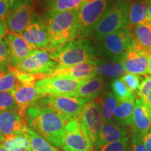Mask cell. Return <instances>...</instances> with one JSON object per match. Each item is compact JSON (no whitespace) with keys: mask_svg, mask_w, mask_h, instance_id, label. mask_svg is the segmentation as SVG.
Listing matches in <instances>:
<instances>
[{"mask_svg":"<svg viewBox=\"0 0 151 151\" xmlns=\"http://www.w3.org/2000/svg\"><path fill=\"white\" fill-rule=\"evenodd\" d=\"M27 127L53 146L62 147L65 139V122L53 111L43 105L35 104L24 113Z\"/></svg>","mask_w":151,"mask_h":151,"instance_id":"6da1fadb","label":"cell"},{"mask_svg":"<svg viewBox=\"0 0 151 151\" xmlns=\"http://www.w3.org/2000/svg\"><path fill=\"white\" fill-rule=\"evenodd\" d=\"M78 11L79 9L50 13L46 26L50 41L49 51L77 38Z\"/></svg>","mask_w":151,"mask_h":151,"instance_id":"7a4b0ae2","label":"cell"},{"mask_svg":"<svg viewBox=\"0 0 151 151\" xmlns=\"http://www.w3.org/2000/svg\"><path fill=\"white\" fill-rule=\"evenodd\" d=\"M50 52L59 67H68L94 60L96 50L86 39H72Z\"/></svg>","mask_w":151,"mask_h":151,"instance_id":"3957f363","label":"cell"},{"mask_svg":"<svg viewBox=\"0 0 151 151\" xmlns=\"http://www.w3.org/2000/svg\"><path fill=\"white\" fill-rule=\"evenodd\" d=\"M132 0H117L104 13L92 32L96 41H101L105 36L114 32L129 24L128 16Z\"/></svg>","mask_w":151,"mask_h":151,"instance_id":"277c9868","label":"cell"},{"mask_svg":"<svg viewBox=\"0 0 151 151\" xmlns=\"http://www.w3.org/2000/svg\"><path fill=\"white\" fill-rule=\"evenodd\" d=\"M99 41L98 53L113 62H121L124 54L134 43L128 27L105 36Z\"/></svg>","mask_w":151,"mask_h":151,"instance_id":"5b68a950","label":"cell"},{"mask_svg":"<svg viewBox=\"0 0 151 151\" xmlns=\"http://www.w3.org/2000/svg\"><path fill=\"white\" fill-rule=\"evenodd\" d=\"M40 99V104L48 107L66 122L75 120L90 100L76 96H48ZM91 101V100H90Z\"/></svg>","mask_w":151,"mask_h":151,"instance_id":"8992f818","label":"cell"},{"mask_svg":"<svg viewBox=\"0 0 151 151\" xmlns=\"http://www.w3.org/2000/svg\"><path fill=\"white\" fill-rule=\"evenodd\" d=\"M109 4V0H91L79 9L77 37H85L92 33Z\"/></svg>","mask_w":151,"mask_h":151,"instance_id":"52a82bcc","label":"cell"},{"mask_svg":"<svg viewBox=\"0 0 151 151\" xmlns=\"http://www.w3.org/2000/svg\"><path fill=\"white\" fill-rule=\"evenodd\" d=\"M84 81L58 75L37 81L35 83V87L46 97L47 95L73 96Z\"/></svg>","mask_w":151,"mask_h":151,"instance_id":"ba28073f","label":"cell"},{"mask_svg":"<svg viewBox=\"0 0 151 151\" xmlns=\"http://www.w3.org/2000/svg\"><path fill=\"white\" fill-rule=\"evenodd\" d=\"M76 120L81 130L94 145L104 124L100 104L97 99L88 101Z\"/></svg>","mask_w":151,"mask_h":151,"instance_id":"9c48e42d","label":"cell"},{"mask_svg":"<svg viewBox=\"0 0 151 151\" xmlns=\"http://www.w3.org/2000/svg\"><path fill=\"white\" fill-rule=\"evenodd\" d=\"M16 68L30 74L44 75L46 78L58 68V64L48 50H34Z\"/></svg>","mask_w":151,"mask_h":151,"instance_id":"30bf717a","label":"cell"},{"mask_svg":"<svg viewBox=\"0 0 151 151\" xmlns=\"http://www.w3.org/2000/svg\"><path fill=\"white\" fill-rule=\"evenodd\" d=\"M64 151H93V144L81 130L76 119L65 123Z\"/></svg>","mask_w":151,"mask_h":151,"instance_id":"8fae6325","label":"cell"},{"mask_svg":"<svg viewBox=\"0 0 151 151\" xmlns=\"http://www.w3.org/2000/svg\"><path fill=\"white\" fill-rule=\"evenodd\" d=\"M34 10L35 4L32 1L14 10H9L3 19L7 31L21 35L32 19Z\"/></svg>","mask_w":151,"mask_h":151,"instance_id":"7c38bea8","label":"cell"},{"mask_svg":"<svg viewBox=\"0 0 151 151\" xmlns=\"http://www.w3.org/2000/svg\"><path fill=\"white\" fill-rule=\"evenodd\" d=\"M11 93L16 104L19 114L24 119L25 111L41 98L46 97L37 89L35 83H20Z\"/></svg>","mask_w":151,"mask_h":151,"instance_id":"4fadbf2b","label":"cell"},{"mask_svg":"<svg viewBox=\"0 0 151 151\" xmlns=\"http://www.w3.org/2000/svg\"><path fill=\"white\" fill-rule=\"evenodd\" d=\"M21 36L34 50H50V41L48 30L40 21H34L32 19Z\"/></svg>","mask_w":151,"mask_h":151,"instance_id":"5bb4252c","label":"cell"},{"mask_svg":"<svg viewBox=\"0 0 151 151\" xmlns=\"http://www.w3.org/2000/svg\"><path fill=\"white\" fill-rule=\"evenodd\" d=\"M148 60V55L138 48L134 43L124 54L121 62L125 72L139 76H147L149 74Z\"/></svg>","mask_w":151,"mask_h":151,"instance_id":"9a60e30c","label":"cell"},{"mask_svg":"<svg viewBox=\"0 0 151 151\" xmlns=\"http://www.w3.org/2000/svg\"><path fill=\"white\" fill-rule=\"evenodd\" d=\"M9 46L11 67H17L34 49L28 44L21 35L8 33L4 37Z\"/></svg>","mask_w":151,"mask_h":151,"instance_id":"2e32d148","label":"cell"},{"mask_svg":"<svg viewBox=\"0 0 151 151\" xmlns=\"http://www.w3.org/2000/svg\"><path fill=\"white\" fill-rule=\"evenodd\" d=\"M27 125L18 110L6 111L0 113V133L4 137L24 133Z\"/></svg>","mask_w":151,"mask_h":151,"instance_id":"e0dca14e","label":"cell"},{"mask_svg":"<svg viewBox=\"0 0 151 151\" xmlns=\"http://www.w3.org/2000/svg\"><path fill=\"white\" fill-rule=\"evenodd\" d=\"M94 59L71 67L57 68L48 77L60 75L76 80L87 81L96 75Z\"/></svg>","mask_w":151,"mask_h":151,"instance_id":"ac0fdd59","label":"cell"},{"mask_svg":"<svg viewBox=\"0 0 151 151\" xmlns=\"http://www.w3.org/2000/svg\"><path fill=\"white\" fill-rule=\"evenodd\" d=\"M133 131L142 137L151 128V109L140 98H136L133 118Z\"/></svg>","mask_w":151,"mask_h":151,"instance_id":"d6986e66","label":"cell"},{"mask_svg":"<svg viewBox=\"0 0 151 151\" xmlns=\"http://www.w3.org/2000/svg\"><path fill=\"white\" fill-rule=\"evenodd\" d=\"M129 29L135 46L151 55V22L148 20Z\"/></svg>","mask_w":151,"mask_h":151,"instance_id":"ffe728a7","label":"cell"},{"mask_svg":"<svg viewBox=\"0 0 151 151\" xmlns=\"http://www.w3.org/2000/svg\"><path fill=\"white\" fill-rule=\"evenodd\" d=\"M127 135L128 132L127 130L119 125L112 122L104 123L97 140L94 146L97 149L102 145L122 140L124 138L128 137Z\"/></svg>","mask_w":151,"mask_h":151,"instance_id":"44dd1931","label":"cell"},{"mask_svg":"<svg viewBox=\"0 0 151 151\" xmlns=\"http://www.w3.org/2000/svg\"><path fill=\"white\" fill-rule=\"evenodd\" d=\"M104 86V81L100 77L93 78L85 81L73 94L76 97L92 100L98 96Z\"/></svg>","mask_w":151,"mask_h":151,"instance_id":"7402d4cb","label":"cell"},{"mask_svg":"<svg viewBox=\"0 0 151 151\" xmlns=\"http://www.w3.org/2000/svg\"><path fill=\"white\" fill-rule=\"evenodd\" d=\"M135 99L136 97H134L122 100H117L114 116L122 126L132 125Z\"/></svg>","mask_w":151,"mask_h":151,"instance_id":"603a6c76","label":"cell"},{"mask_svg":"<svg viewBox=\"0 0 151 151\" xmlns=\"http://www.w3.org/2000/svg\"><path fill=\"white\" fill-rule=\"evenodd\" d=\"M147 9L148 4L145 0H132L128 16V27H134L136 25L148 21Z\"/></svg>","mask_w":151,"mask_h":151,"instance_id":"cb8c5ba5","label":"cell"},{"mask_svg":"<svg viewBox=\"0 0 151 151\" xmlns=\"http://www.w3.org/2000/svg\"><path fill=\"white\" fill-rule=\"evenodd\" d=\"M94 67L96 73L104 76L118 77L125 73L121 62H105L95 58Z\"/></svg>","mask_w":151,"mask_h":151,"instance_id":"d4e9b609","label":"cell"},{"mask_svg":"<svg viewBox=\"0 0 151 151\" xmlns=\"http://www.w3.org/2000/svg\"><path fill=\"white\" fill-rule=\"evenodd\" d=\"M1 146L8 151H31L30 142L27 132L4 137Z\"/></svg>","mask_w":151,"mask_h":151,"instance_id":"484cf974","label":"cell"},{"mask_svg":"<svg viewBox=\"0 0 151 151\" xmlns=\"http://www.w3.org/2000/svg\"><path fill=\"white\" fill-rule=\"evenodd\" d=\"M90 1L91 0H50L48 1L49 12L78 10Z\"/></svg>","mask_w":151,"mask_h":151,"instance_id":"4316f807","label":"cell"},{"mask_svg":"<svg viewBox=\"0 0 151 151\" xmlns=\"http://www.w3.org/2000/svg\"><path fill=\"white\" fill-rule=\"evenodd\" d=\"M99 102L101 114L104 123L111 122L114 116V111L117 104V99L111 92H108L103 99L97 98Z\"/></svg>","mask_w":151,"mask_h":151,"instance_id":"83f0119b","label":"cell"},{"mask_svg":"<svg viewBox=\"0 0 151 151\" xmlns=\"http://www.w3.org/2000/svg\"><path fill=\"white\" fill-rule=\"evenodd\" d=\"M26 132L29 139L31 151H58L53 146L29 127H27Z\"/></svg>","mask_w":151,"mask_h":151,"instance_id":"f1b7e54d","label":"cell"},{"mask_svg":"<svg viewBox=\"0 0 151 151\" xmlns=\"http://www.w3.org/2000/svg\"><path fill=\"white\" fill-rule=\"evenodd\" d=\"M20 83V81L10 70L0 72V92H11Z\"/></svg>","mask_w":151,"mask_h":151,"instance_id":"f546056e","label":"cell"},{"mask_svg":"<svg viewBox=\"0 0 151 151\" xmlns=\"http://www.w3.org/2000/svg\"><path fill=\"white\" fill-rule=\"evenodd\" d=\"M111 89L113 95L117 100H122L135 97L134 94L130 91L129 88L125 86L120 79H116L111 83Z\"/></svg>","mask_w":151,"mask_h":151,"instance_id":"4dcf8cb0","label":"cell"},{"mask_svg":"<svg viewBox=\"0 0 151 151\" xmlns=\"http://www.w3.org/2000/svg\"><path fill=\"white\" fill-rule=\"evenodd\" d=\"M137 94L142 101L151 109V76H146L139 87Z\"/></svg>","mask_w":151,"mask_h":151,"instance_id":"1f68e13d","label":"cell"},{"mask_svg":"<svg viewBox=\"0 0 151 151\" xmlns=\"http://www.w3.org/2000/svg\"><path fill=\"white\" fill-rule=\"evenodd\" d=\"M11 67L9 46L5 38L0 39V69L1 71H7Z\"/></svg>","mask_w":151,"mask_h":151,"instance_id":"d6a6232c","label":"cell"},{"mask_svg":"<svg viewBox=\"0 0 151 151\" xmlns=\"http://www.w3.org/2000/svg\"><path fill=\"white\" fill-rule=\"evenodd\" d=\"M129 137H126L122 140L100 146L97 150V151H129Z\"/></svg>","mask_w":151,"mask_h":151,"instance_id":"836d02e7","label":"cell"},{"mask_svg":"<svg viewBox=\"0 0 151 151\" xmlns=\"http://www.w3.org/2000/svg\"><path fill=\"white\" fill-rule=\"evenodd\" d=\"M120 80L125 84V86L129 88L130 91L134 93L135 92H137L139 90L143 79L139 75L126 73L122 76Z\"/></svg>","mask_w":151,"mask_h":151,"instance_id":"e575fe53","label":"cell"},{"mask_svg":"<svg viewBox=\"0 0 151 151\" xmlns=\"http://www.w3.org/2000/svg\"><path fill=\"white\" fill-rule=\"evenodd\" d=\"M17 110V106L11 92H0V113Z\"/></svg>","mask_w":151,"mask_h":151,"instance_id":"d590c367","label":"cell"},{"mask_svg":"<svg viewBox=\"0 0 151 151\" xmlns=\"http://www.w3.org/2000/svg\"><path fill=\"white\" fill-rule=\"evenodd\" d=\"M129 150L130 151H146L141 136L134 131L132 132L131 146Z\"/></svg>","mask_w":151,"mask_h":151,"instance_id":"8d00e7d4","label":"cell"},{"mask_svg":"<svg viewBox=\"0 0 151 151\" xmlns=\"http://www.w3.org/2000/svg\"><path fill=\"white\" fill-rule=\"evenodd\" d=\"M30 1H32V0H7L9 10H14Z\"/></svg>","mask_w":151,"mask_h":151,"instance_id":"74e56055","label":"cell"},{"mask_svg":"<svg viewBox=\"0 0 151 151\" xmlns=\"http://www.w3.org/2000/svg\"><path fill=\"white\" fill-rule=\"evenodd\" d=\"M9 11V6L7 0H0V20H3Z\"/></svg>","mask_w":151,"mask_h":151,"instance_id":"f35d334b","label":"cell"},{"mask_svg":"<svg viewBox=\"0 0 151 151\" xmlns=\"http://www.w3.org/2000/svg\"><path fill=\"white\" fill-rule=\"evenodd\" d=\"M146 151H151V128L145 135L141 137Z\"/></svg>","mask_w":151,"mask_h":151,"instance_id":"ab89813d","label":"cell"},{"mask_svg":"<svg viewBox=\"0 0 151 151\" xmlns=\"http://www.w3.org/2000/svg\"><path fill=\"white\" fill-rule=\"evenodd\" d=\"M7 33V29L3 20H0V39H2Z\"/></svg>","mask_w":151,"mask_h":151,"instance_id":"60d3db41","label":"cell"},{"mask_svg":"<svg viewBox=\"0 0 151 151\" xmlns=\"http://www.w3.org/2000/svg\"><path fill=\"white\" fill-rule=\"evenodd\" d=\"M147 15H148V20L151 22V5L148 6L147 9Z\"/></svg>","mask_w":151,"mask_h":151,"instance_id":"b9f144b4","label":"cell"},{"mask_svg":"<svg viewBox=\"0 0 151 151\" xmlns=\"http://www.w3.org/2000/svg\"><path fill=\"white\" fill-rule=\"evenodd\" d=\"M148 69H149V74L151 76V55L148 56Z\"/></svg>","mask_w":151,"mask_h":151,"instance_id":"7bdbcfd3","label":"cell"},{"mask_svg":"<svg viewBox=\"0 0 151 151\" xmlns=\"http://www.w3.org/2000/svg\"><path fill=\"white\" fill-rule=\"evenodd\" d=\"M4 138L2 135H1V134L0 133V146H1V144H2V143L4 142Z\"/></svg>","mask_w":151,"mask_h":151,"instance_id":"ee69618b","label":"cell"},{"mask_svg":"<svg viewBox=\"0 0 151 151\" xmlns=\"http://www.w3.org/2000/svg\"><path fill=\"white\" fill-rule=\"evenodd\" d=\"M145 1H146V2L147 3L148 6L151 5V0H145Z\"/></svg>","mask_w":151,"mask_h":151,"instance_id":"f6af8a7d","label":"cell"},{"mask_svg":"<svg viewBox=\"0 0 151 151\" xmlns=\"http://www.w3.org/2000/svg\"><path fill=\"white\" fill-rule=\"evenodd\" d=\"M0 151H8L7 150H6V149H4V148H2L1 146H0Z\"/></svg>","mask_w":151,"mask_h":151,"instance_id":"bcb514c9","label":"cell"},{"mask_svg":"<svg viewBox=\"0 0 151 151\" xmlns=\"http://www.w3.org/2000/svg\"><path fill=\"white\" fill-rule=\"evenodd\" d=\"M1 69H0V72H1Z\"/></svg>","mask_w":151,"mask_h":151,"instance_id":"7dc6e473","label":"cell"},{"mask_svg":"<svg viewBox=\"0 0 151 151\" xmlns=\"http://www.w3.org/2000/svg\"><path fill=\"white\" fill-rule=\"evenodd\" d=\"M48 1H50V0H48Z\"/></svg>","mask_w":151,"mask_h":151,"instance_id":"c3c4849f","label":"cell"}]
</instances>
